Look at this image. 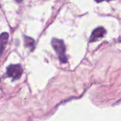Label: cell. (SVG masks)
I'll list each match as a JSON object with an SVG mask.
<instances>
[{
	"label": "cell",
	"instance_id": "5",
	"mask_svg": "<svg viewBox=\"0 0 121 121\" xmlns=\"http://www.w3.org/2000/svg\"><path fill=\"white\" fill-rule=\"evenodd\" d=\"M6 44L2 43V42H0V56L2 55L4 50V48H5V46H6Z\"/></svg>",
	"mask_w": 121,
	"mask_h": 121
},
{
	"label": "cell",
	"instance_id": "4",
	"mask_svg": "<svg viewBox=\"0 0 121 121\" xmlns=\"http://www.w3.org/2000/svg\"><path fill=\"white\" fill-rule=\"evenodd\" d=\"M34 44L35 41L33 38L28 36H24V45L26 48H30V50H33L34 48Z\"/></svg>",
	"mask_w": 121,
	"mask_h": 121
},
{
	"label": "cell",
	"instance_id": "3",
	"mask_svg": "<svg viewBox=\"0 0 121 121\" xmlns=\"http://www.w3.org/2000/svg\"><path fill=\"white\" fill-rule=\"evenodd\" d=\"M105 33H106V30L103 27H99L96 28L93 31L90 37V42H94V41L98 40L99 38L104 37Z\"/></svg>",
	"mask_w": 121,
	"mask_h": 121
},
{
	"label": "cell",
	"instance_id": "1",
	"mask_svg": "<svg viewBox=\"0 0 121 121\" xmlns=\"http://www.w3.org/2000/svg\"><path fill=\"white\" fill-rule=\"evenodd\" d=\"M52 45L56 53L57 54L60 60L62 63H65L67 61V58L65 55V45L62 40L53 38L52 40Z\"/></svg>",
	"mask_w": 121,
	"mask_h": 121
},
{
	"label": "cell",
	"instance_id": "2",
	"mask_svg": "<svg viewBox=\"0 0 121 121\" xmlns=\"http://www.w3.org/2000/svg\"><path fill=\"white\" fill-rule=\"evenodd\" d=\"M23 74V69L19 65H11L7 67V74L13 79H19Z\"/></svg>",
	"mask_w": 121,
	"mask_h": 121
},
{
	"label": "cell",
	"instance_id": "6",
	"mask_svg": "<svg viewBox=\"0 0 121 121\" xmlns=\"http://www.w3.org/2000/svg\"><path fill=\"white\" fill-rule=\"evenodd\" d=\"M97 2H101V1H111V0H96Z\"/></svg>",
	"mask_w": 121,
	"mask_h": 121
},
{
	"label": "cell",
	"instance_id": "7",
	"mask_svg": "<svg viewBox=\"0 0 121 121\" xmlns=\"http://www.w3.org/2000/svg\"><path fill=\"white\" fill-rule=\"evenodd\" d=\"M18 3H21V1H22V0H16Z\"/></svg>",
	"mask_w": 121,
	"mask_h": 121
}]
</instances>
